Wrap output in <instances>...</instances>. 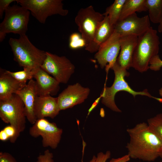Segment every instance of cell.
Returning <instances> with one entry per match:
<instances>
[{
    "mask_svg": "<svg viewBox=\"0 0 162 162\" xmlns=\"http://www.w3.org/2000/svg\"><path fill=\"white\" fill-rule=\"evenodd\" d=\"M126 131L130 139L126 147L130 158L152 162L160 157L161 143L150 130L147 123H139Z\"/></svg>",
    "mask_w": 162,
    "mask_h": 162,
    "instance_id": "6da1fadb",
    "label": "cell"
},
{
    "mask_svg": "<svg viewBox=\"0 0 162 162\" xmlns=\"http://www.w3.org/2000/svg\"><path fill=\"white\" fill-rule=\"evenodd\" d=\"M160 44L157 31L151 26L144 34L138 37L131 67L140 73L146 71L149 69L151 59L158 55Z\"/></svg>",
    "mask_w": 162,
    "mask_h": 162,
    "instance_id": "7a4b0ae2",
    "label": "cell"
},
{
    "mask_svg": "<svg viewBox=\"0 0 162 162\" xmlns=\"http://www.w3.org/2000/svg\"><path fill=\"white\" fill-rule=\"evenodd\" d=\"M111 69L113 70L115 74L113 83L110 87L105 86L101 95L102 97V103L112 110L118 112H122L116 106L115 101L116 94L121 91L127 92L132 94L134 98L136 95H139L145 96L162 103V98L152 96L147 89L139 92L133 90L125 80V77L129 76V73L127 71V70L119 65L116 62Z\"/></svg>",
    "mask_w": 162,
    "mask_h": 162,
    "instance_id": "3957f363",
    "label": "cell"
},
{
    "mask_svg": "<svg viewBox=\"0 0 162 162\" xmlns=\"http://www.w3.org/2000/svg\"><path fill=\"white\" fill-rule=\"evenodd\" d=\"M14 56V60L20 66L38 68L43 64L46 52L35 47L26 34L18 39L10 38L8 41Z\"/></svg>",
    "mask_w": 162,
    "mask_h": 162,
    "instance_id": "277c9868",
    "label": "cell"
},
{
    "mask_svg": "<svg viewBox=\"0 0 162 162\" xmlns=\"http://www.w3.org/2000/svg\"><path fill=\"white\" fill-rule=\"evenodd\" d=\"M4 13V19L0 24V42H2L9 33L20 36L26 34L30 11L20 5H14L10 6Z\"/></svg>",
    "mask_w": 162,
    "mask_h": 162,
    "instance_id": "5b68a950",
    "label": "cell"
},
{
    "mask_svg": "<svg viewBox=\"0 0 162 162\" xmlns=\"http://www.w3.org/2000/svg\"><path fill=\"white\" fill-rule=\"evenodd\" d=\"M0 118L15 129L17 139L25 129L26 119L24 104L18 95L14 94L8 99L0 100Z\"/></svg>",
    "mask_w": 162,
    "mask_h": 162,
    "instance_id": "8992f818",
    "label": "cell"
},
{
    "mask_svg": "<svg viewBox=\"0 0 162 162\" xmlns=\"http://www.w3.org/2000/svg\"><path fill=\"white\" fill-rule=\"evenodd\" d=\"M104 16L97 12L90 5L80 9L75 21L85 44L86 50L89 52L92 47L97 29Z\"/></svg>",
    "mask_w": 162,
    "mask_h": 162,
    "instance_id": "52a82bcc",
    "label": "cell"
},
{
    "mask_svg": "<svg viewBox=\"0 0 162 162\" xmlns=\"http://www.w3.org/2000/svg\"><path fill=\"white\" fill-rule=\"evenodd\" d=\"M20 5L30 11L39 22L45 23L47 18L54 15L66 16L68 10L64 9L62 0H16Z\"/></svg>",
    "mask_w": 162,
    "mask_h": 162,
    "instance_id": "ba28073f",
    "label": "cell"
},
{
    "mask_svg": "<svg viewBox=\"0 0 162 162\" xmlns=\"http://www.w3.org/2000/svg\"><path fill=\"white\" fill-rule=\"evenodd\" d=\"M40 68L51 74L59 83L66 84L75 71L74 65L66 56L46 52L45 58Z\"/></svg>",
    "mask_w": 162,
    "mask_h": 162,
    "instance_id": "9c48e42d",
    "label": "cell"
},
{
    "mask_svg": "<svg viewBox=\"0 0 162 162\" xmlns=\"http://www.w3.org/2000/svg\"><path fill=\"white\" fill-rule=\"evenodd\" d=\"M62 132V129L58 128L55 123L51 122L45 118L37 119L29 131L32 137L41 136L43 147L53 149L56 148L59 143Z\"/></svg>",
    "mask_w": 162,
    "mask_h": 162,
    "instance_id": "30bf717a",
    "label": "cell"
},
{
    "mask_svg": "<svg viewBox=\"0 0 162 162\" xmlns=\"http://www.w3.org/2000/svg\"><path fill=\"white\" fill-rule=\"evenodd\" d=\"M121 36L114 31L111 36L100 46L94 56L102 69L107 73L116 62L120 50Z\"/></svg>",
    "mask_w": 162,
    "mask_h": 162,
    "instance_id": "8fae6325",
    "label": "cell"
},
{
    "mask_svg": "<svg viewBox=\"0 0 162 162\" xmlns=\"http://www.w3.org/2000/svg\"><path fill=\"white\" fill-rule=\"evenodd\" d=\"M148 15L139 17L136 13L118 21L114 27V31L121 36L134 35L139 37L150 28Z\"/></svg>",
    "mask_w": 162,
    "mask_h": 162,
    "instance_id": "7c38bea8",
    "label": "cell"
},
{
    "mask_svg": "<svg viewBox=\"0 0 162 162\" xmlns=\"http://www.w3.org/2000/svg\"><path fill=\"white\" fill-rule=\"evenodd\" d=\"M90 91L88 88L83 87L79 83L68 85L57 97L60 111L82 103L88 98Z\"/></svg>",
    "mask_w": 162,
    "mask_h": 162,
    "instance_id": "4fadbf2b",
    "label": "cell"
},
{
    "mask_svg": "<svg viewBox=\"0 0 162 162\" xmlns=\"http://www.w3.org/2000/svg\"><path fill=\"white\" fill-rule=\"evenodd\" d=\"M34 78L36 80V89L38 96L55 95L59 91V82L40 67L37 69Z\"/></svg>",
    "mask_w": 162,
    "mask_h": 162,
    "instance_id": "5bb4252c",
    "label": "cell"
},
{
    "mask_svg": "<svg viewBox=\"0 0 162 162\" xmlns=\"http://www.w3.org/2000/svg\"><path fill=\"white\" fill-rule=\"evenodd\" d=\"M60 111L58 98L50 95L36 97L34 105V112L37 119L48 117H55Z\"/></svg>",
    "mask_w": 162,
    "mask_h": 162,
    "instance_id": "9a60e30c",
    "label": "cell"
},
{
    "mask_svg": "<svg viewBox=\"0 0 162 162\" xmlns=\"http://www.w3.org/2000/svg\"><path fill=\"white\" fill-rule=\"evenodd\" d=\"M15 94L19 96L23 101L26 119L33 125L37 120L34 112V101L37 96L35 81L33 79L29 80L27 84Z\"/></svg>",
    "mask_w": 162,
    "mask_h": 162,
    "instance_id": "2e32d148",
    "label": "cell"
},
{
    "mask_svg": "<svg viewBox=\"0 0 162 162\" xmlns=\"http://www.w3.org/2000/svg\"><path fill=\"white\" fill-rule=\"evenodd\" d=\"M138 38V37L134 35H127L121 37L120 51L116 62L127 70L131 67L133 56Z\"/></svg>",
    "mask_w": 162,
    "mask_h": 162,
    "instance_id": "e0dca14e",
    "label": "cell"
},
{
    "mask_svg": "<svg viewBox=\"0 0 162 162\" xmlns=\"http://www.w3.org/2000/svg\"><path fill=\"white\" fill-rule=\"evenodd\" d=\"M0 75V100H4L9 98L14 94L21 89L26 85L19 82L6 70L1 69Z\"/></svg>",
    "mask_w": 162,
    "mask_h": 162,
    "instance_id": "ac0fdd59",
    "label": "cell"
},
{
    "mask_svg": "<svg viewBox=\"0 0 162 162\" xmlns=\"http://www.w3.org/2000/svg\"><path fill=\"white\" fill-rule=\"evenodd\" d=\"M114 27L110 25L108 16H105L97 29L89 52L94 53L98 51L100 46L106 41L113 33Z\"/></svg>",
    "mask_w": 162,
    "mask_h": 162,
    "instance_id": "d6986e66",
    "label": "cell"
},
{
    "mask_svg": "<svg viewBox=\"0 0 162 162\" xmlns=\"http://www.w3.org/2000/svg\"><path fill=\"white\" fill-rule=\"evenodd\" d=\"M147 11L146 0H125L118 21L136 13V12H141Z\"/></svg>",
    "mask_w": 162,
    "mask_h": 162,
    "instance_id": "ffe728a7",
    "label": "cell"
},
{
    "mask_svg": "<svg viewBox=\"0 0 162 162\" xmlns=\"http://www.w3.org/2000/svg\"><path fill=\"white\" fill-rule=\"evenodd\" d=\"M150 20L154 23H159L162 18V0H146Z\"/></svg>",
    "mask_w": 162,
    "mask_h": 162,
    "instance_id": "44dd1931",
    "label": "cell"
},
{
    "mask_svg": "<svg viewBox=\"0 0 162 162\" xmlns=\"http://www.w3.org/2000/svg\"><path fill=\"white\" fill-rule=\"evenodd\" d=\"M125 0H115L114 2L106 9L102 14L108 16L112 26H114L118 21L122 10Z\"/></svg>",
    "mask_w": 162,
    "mask_h": 162,
    "instance_id": "7402d4cb",
    "label": "cell"
},
{
    "mask_svg": "<svg viewBox=\"0 0 162 162\" xmlns=\"http://www.w3.org/2000/svg\"><path fill=\"white\" fill-rule=\"evenodd\" d=\"M23 68V70L17 72H12L7 70H6V71L19 82L26 85V82L28 80H29L34 78V75L38 68Z\"/></svg>",
    "mask_w": 162,
    "mask_h": 162,
    "instance_id": "603a6c76",
    "label": "cell"
},
{
    "mask_svg": "<svg viewBox=\"0 0 162 162\" xmlns=\"http://www.w3.org/2000/svg\"><path fill=\"white\" fill-rule=\"evenodd\" d=\"M147 124L150 130L158 137L162 145V113L148 119ZM160 157L162 158V151Z\"/></svg>",
    "mask_w": 162,
    "mask_h": 162,
    "instance_id": "cb8c5ba5",
    "label": "cell"
},
{
    "mask_svg": "<svg viewBox=\"0 0 162 162\" xmlns=\"http://www.w3.org/2000/svg\"><path fill=\"white\" fill-rule=\"evenodd\" d=\"M69 46L70 49H76L85 47L86 44L81 34L74 33L70 37Z\"/></svg>",
    "mask_w": 162,
    "mask_h": 162,
    "instance_id": "d4e9b609",
    "label": "cell"
},
{
    "mask_svg": "<svg viewBox=\"0 0 162 162\" xmlns=\"http://www.w3.org/2000/svg\"><path fill=\"white\" fill-rule=\"evenodd\" d=\"M111 155L110 151H107L105 153L101 152L97 156H94L89 162H106L110 158Z\"/></svg>",
    "mask_w": 162,
    "mask_h": 162,
    "instance_id": "484cf974",
    "label": "cell"
},
{
    "mask_svg": "<svg viewBox=\"0 0 162 162\" xmlns=\"http://www.w3.org/2000/svg\"><path fill=\"white\" fill-rule=\"evenodd\" d=\"M53 154L48 149L45 150L43 154H40L35 162H54Z\"/></svg>",
    "mask_w": 162,
    "mask_h": 162,
    "instance_id": "4316f807",
    "label": "cell"
},
{
    "mask_svg": "<svg viewBox=\"0 0 162 162\" xmlns=\"http://www.w3.org/2000/svg\"><path fill=\"white\" fill-rule=\"evenodd\" d=\"M162 67V60L160 59L158 55L153 57L149 63V69L157 71L160 70Z\"/></svg>",
    "mask_w": 162,
    "mask_h": 162,
    "instance_id": "83f0119b",
    "label": "cell"
},
{
    "mask_svg": "<svg viewBox=\"0 0 162 162\" xmlns=\"http://www.w3.org/2000/svg\"><path fill=\"white\" fill-rule=\"evenodd\" d=\"M16 2V0H0V18L2 19L4 13L10 6L12 2Z\"/></svg>",
    "mask_w": 162,
    "mask_h": 162,
    "instance_id": "f1b7e54d",
    "label": "cell"
},
{
    "mask_svg": "<svg viewBox=\"0 0 162 162\" xmlns=\"http://www.w3.org/2000/svg\"><path fill=\"white\" fill-rule=\"evenodd\" d=\"M0 162H17L15 159L8 153L0 152Z\"/></svg>",
    "mask_w": 162,
    "mask_h": 162,
    "instance_id": "f546056e",
    "label": "cell"
},
{
    "mask_svg": "<svg viewBox=\"0 0 162 162\" xmlns=\"http://www.w3.org/2000/svg\"><path fill=\"white\" fill-rule=\"evenodd\" d=\"M130 157L128 154L117 158H112L109 162H128L130 160Z\"/></svg>",
    "mask_w": 162,
    "mask_h": 162,
    "instance_id": "4dcf8cb0",
    "label": "cell"
},
{
    "mask_svg": "<svg viewBox=\"0 0 162 162\" xmlns=\"http://www.w3.org/2000/svg\"><path fill=\"white\" fill-rule=\"evenodd\" d=\"M8 139H9V138L5 131L3 129L1 130L0 131V140L2 141H5Z\"/></svg>",
    "mask_w": 162,
    "mask_h": 162,
    "instance_id": "1f68e13d",
    "label": "cell"
},
{
    "mask_svg": "<svg viewBox=\"0 0 162 162\" xmlns=\"http://www.w3.org/2000/svg\"><path fill=\"white\" fill-rule=\"evenodd\" d=\"M101 96L100 95V97L95 101L93 103L91 107L89 109L88 115L91 112L94 108L95 107L97 106V104H98L99 100L101 98Z\"/></svg>",
    "mask_w": 162,
    "mask_h": 162,
    "instance_id": "d6a6232c",
    "label": "cell"
},
{
    "mask_svg": "<svg viewBox=\"0 0 162 162\" xmlns=\"http://www.w3.org/2000/svg\"><path fill=\"white\" fill-rule=\"evenodd\" d=\"M158 31L160 33L162 32V18L160 22L159 23L158 27Z\"/></svg>",
    "mask_w": 162,
    "mask_h": 162,
    "instance_id": "836d02e7",
    "label": "cell"
},
{
    "mask_svg": "<svg viewBox=\"0 0 162 162\" xmlns=\"http://www.w3.org/2000/svg\"><path fill=\"white\" fill-rule=\"evenodd\" d=\"M159 92L160 95L162 97V87L159 90Z\"/></svg>",
    "mask_w": 162,
    "mask_h": 162,
    "instance_id": "e575fe53",
    "label": "cell"
},
{
    "mask_svg": "<svg viewBox=\"0 0 162 162\" xmlns=\"http://www.w3.org/2000/svg\"><path fill=\"white\" fill-rule=\"evenodd\" d=\"M159 162H162V160H161V161H160Z\"/></svg>",
    "mask_w": 162,
    "mask_h": 162,
    "instance_id": "d590c367",
    "label": "cell"
}]
</instances>
